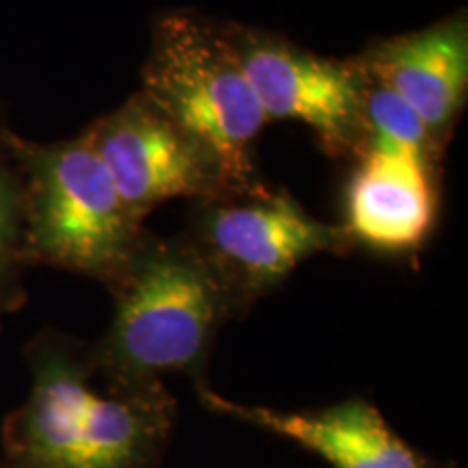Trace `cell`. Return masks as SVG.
Masks as SVG:
<instances>
[{"label":"cell","instance_id":"1","mask_svg":"<svg viewBox=\"0 0 468 468\" xmlns=\"http://www.w3.org/2000/svg\"><path fill=\"white\" fill-rule=\"evenodd\" d=\"M25 356L31 393L0 430L11 468H161L178 414L165 384L101 393L90 347L58 332L35 336Z\"/></svg>","mask_w":468,"mask_h":468},{"label":"cell","instance_id":"2","mask_svg":"<svg viewBox=\"0 0 468 468\" xmlns=\"http://www.w3.org/2000/svg\"><path fill=\"white\" fill-rule=\"evenodd\" d=\"M115 310L90 356L96 378L115 393L150 388L165 373L207 386L215 338L245 313L237 292L191 239L145 234L131 265L111 286Z\"/></svg>","mask_w":468,"mask_h":468},{"label":"cell","instance_id":"3","mask_svg":"<svg viewBox=\"0 0 468 468\" xmlns=\"http://www.w3.org/2000/svg\"><path fill=\"white\" fill-rule=\"evenodd\" d=\"M142 93L226 176L234 196L265 189L254 148L267 124L228 22L193 9L154 17Z\"/></svg>","mask_w":468,"mask_h":468},{"label":"cell","instance_id":"4","mask_svg":"<svg viewBox=\"0 0 468 468\" xmlns=\"http://www.w3.org/2000/svg\"><path fill=\"white\" fill-rule=\"evenodd\" d=\"M9 145L25 180L28 267L66 269L111 289L145 232L90 137L39 144L9 131Z\"/></svg>","mask_w":468,"mask_h":468},{"label":"cell","instance_id":"5","mask_svg":"<svg viewBox=\"0 0 468 468\" xmlns=\"http://www.w3.org/2000/svg\"><path fill=\"white\" fill-rule=\"evenodd\" d=\"M189 239L228 280L245 310L303 261L351 248L343 226L314 219L289 191L267 186L250 196L204 202Z\"/></svg>","mask_w":468,"mask_h":468},{"label":"cell","instance_id":"6","mask_svg":"<svg viewBox=\"0 0 468 468\" xmlns=\"http://www.w3.org/2000/svg\"><path fill=\"white\" fill-rule=\"evenodd\" d=\"M267 120H292L317 134L327 154L354 156L362 142L367 79L356 58H327L267 28L228 22Z\"/></svg>","mask_w":468,"mask_h":468},{"label":"cell","instance_id":"7","mask_svg":"<svg viewBox=\"0 0 468 468\" xmlns=\"http://www.w3.org/2000/svg\"><path fill=\"white\" fill-rule=\"evenodd\" d=\"M139 221L176 197H237L226 176L142 91L83 131Z\"/></svg>","mask_w":468,"mask_h":468},{"label":"cell","instance_id":"8","mask_svg":"<svg viewBox=\"0 0 468 468\" xmlns=\"http://www.w3.org/2000/svg\"><path fill=\"white\" fill-rule=\"evenodd\" d=\"M345 189L351 245L388 256L423 248L438 218V163L406 150L362 145Z\"/></svg>","mask_w":468,"mask_h":468},{"label":"cell","instance_id":"9","mask_svg":"<svg viewBox=\"0 0 468 468\" xmlns=\"http://www.w3.org/2000/svg\"><path fill=\"white\" fill-rule=\"evenodd\" d=\"M356 63L406 102L444 150L468 93L466 9L419 31L378 39Z\"/></svg>","mask_w":468,"mask_h":468},{"label":"cell","instance_id":"10","mask_svg":"<svg viewBox=\"0 0 468 468\" xmlns=\"http://www.w3.org/2000/svg\"><path fill=\"white\" fill-rule=\"evenodd\" d=\"M197 399L210 412L286 438L335 468H452L403 441L382 412L362 397L302 412L234 403L208 386H197Z\"/></svg>","mask_w":468,"mask_h":468},{"label":"cell","instance_id":"11","mask_svg":"<svg viewBox=\"0 0 468 468\" xmlns=\"http://www.w3.org/2000/svg\"><path fill=\"white\" fill-rule=\"evenodd\" d=\"M9 126L0 120V327L5 317L27 300L25 271L28 269L25 234V180L9 145Z\"/></svg>","mask_w":468,"mask_h":468},{"label":"cell","instance_id":"12","mask_svg":"<svg viewBox=\"0 0 468 468\" xmlns=\"http://www.w3.org/2000/svg\"><path fill=\"white\" fill-rule=\"evenodd\" d=\"M365 107H362V145H386L441 161L442 148L434 142L414 111L365 74ZM358 148V150H360ZM356 150V152H358Z\"/></svg>","mask_w":468,"mask_h":468},{"label":"cell","instance_id":"13","mask_svg":"<svg viewBox=\"0 0 468 468\" xmlns=\"http://www.w3.org/2000/svg\"><path fill=\"white\" fill-rule=\"evenodd\" d=\"M0 468H11L9 464H7V462H5L3 458H0Z\"/></svg>","mask_w":468,"mask_h":468}]
</instances>
